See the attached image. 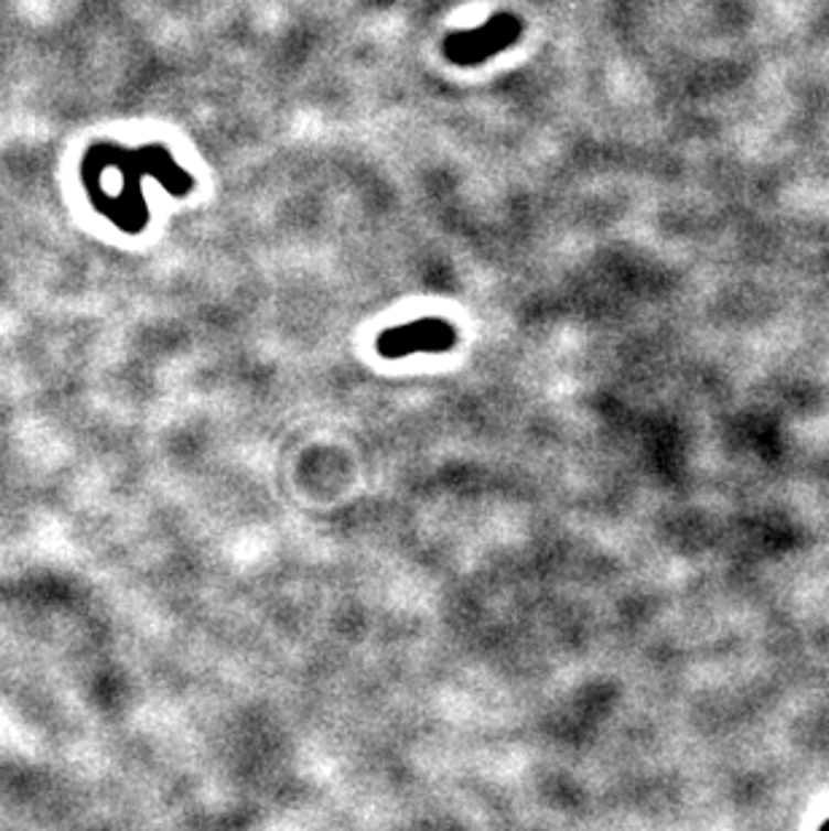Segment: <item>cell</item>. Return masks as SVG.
Wrapping results in <instances>:
<instances>
[{"instance_id":"cell-1","label":"cell","mask_w":829,"mask_h":831,"mask_svg":"<svg viewBox=\"0 0 829 831\" xmlns=\"http://www.w3.org/2000/svg\"><path fill=\"white\" fill-rule=\"evenodd\" d=\"M523 35V20L520 17L502 11V14H493L491 20L480 28L472 30H455L444 39V57L450 63L461 65V68H474V65H483L493 54L507 52L509 46H515Z\"/></svg>"},{"instance_id":"cell-2","label":"cell","mask_w":829,"mask_h":831,"mask_svg":"<svg viewBox=\"0 0 829 831\" xmlns=\"http://www.w3.org/2000/svg\"><path fill=\"white\" fill-rule=\"evenodd\" d=\"M459 342L453 323L442 317H420L405 326L386 328L377 339V353L383 358H405L415 353H448Z\"/></svg>"},{"instance_id":"cell-3","label":"cell","mask_w":829,"mask_h":831,"mask_svg":"<svg viewBox=\"0 0 829 831\" xmlns=\"http://www.w3.org/2000/svg\"><path fill=\"white\" fill-rule=\"evenodd\" d=\"M819 831H829V821L821 823V829H819Z\"/></svg>"}]
</instances>
